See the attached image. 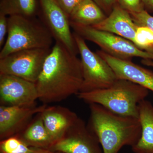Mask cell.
Here are the masks:
<instances>
[{"label": "cell", "instance_id": "obj_9", "mask_svg": "<svg viewBox=\"0 0 153 153\" xmlns=\"http://www.w3.org/2000/svg\"><path fill=\"white\" fill-rule=\"evenodd\" d=\"M42 22L48 28L55 41L63 44L75 55L78 52L68 16L56 0H38Z\"/></svg>", "mask_w": 153, "mask_h": 153}, {"label": "cell", "instance_id": "obj_22", "mask_svg": "<svg viewBox=\"0 0 153 153\" xmlns=\"http://www.w3.org/2000/svg\"><path fill=\"white\" fill-rule=\"evenodd\" d=\"M124 9L129 13H139L144 10L143 0H117Z\"/></svg>", "mask_w": 153, "mask_h": 153}, {"label": "cell", "instance_id": "obj_21", "mask_svg": "<svg viewBox=\"0 0 153 153\" xmlns=\"http://www.w3.org/2000/svg\"><path fill=\"white\" fill-rule=\"evenodd\" d=\"M133 21L137 26L146 27L153 32V16L143 10L137 13H130Z\"/></svg>", "mask_w": 153, "mask_h": 153}, {"label": "cell", "instance_id": "obj_3", "mask_svg": "<svg viewBox=\"0 0 153 153\" xmlns=\"http://www.w3.org/2000/svg\"><path fill=\"white\" fill-rule=\"evenodd\" d=\"M149 90L126 79H117L111 86L76 95L88 104L100 105L114 113L138 118V105L149 94Z\"/></svg>", "mask_w": 153, "mask_h": 153}, {"label": "cell", "instance_id": "obj_7", "mask_svg": "<svg viewBox=\"0 0 153 153\" xmlns=\"http://www.w3.org/2000/svg\"><path fill=\"white\" fill-rule=\"evenodd\" d=\"M51 48L21 50L1 58L0 74L14 75L36 83Z\"/></svg>", "mask_w": 153, "mask_h": 153}, {"label": "cell", "instance_id": "obj_17", "mask_svg": "<svg viewBox=\"0 0 153 153\" xmlns=\"http://www.w3.org/2000/svg\"><path fill=\"white\" fill-rule=\"evenodd\" d=\"M106 17L93 0H83L72 11L69 19L70 22L78 25L92 27Z\"/></svg>", "mask_w": 153, "mask_h": 153}, {"label": "cell", "instance_id": "obj_24", "mask_svg": "<svg viewBox=\"0 0 153 153\" xmlns=\"http://www.w3.org/2000/svg\"><path fill=\"white\" fill-rule=\"evenodd\" d=\"M8 33V16L0 14V47H3L5 43L6 35Z\"/></svg>", "mask_w": 153, "mask_h": 153}, {"label": "cell", "instance_id": "obj_19", "mask_svg": "<svg viewBox=\"0 0 153 153\" xmlns=\"http://www.w3.org/2000/svg\"><path fill=\"white\" fill-rule=\"evenodd\" d=\"M33 151L16 135L0 141V153H32Z\"/></svg>", "mask_w": 153, "mask_h": 153}, {"label": "cell", "instance_id": "obj_6", "mask_svg": "<svg viewBox=\"0 0 153 153\" xmlns=\"http://www.w3.org/2000/svg\"><path fill=\"white\" fill-rule=\"evenodd\" d=\"M74 33L91 41L108 55L119 59L131 60L134 57L153 60V55L137 47L133 42L113 33L70 22Z\"/></svg>", "mask_w": 153, "mask_h": 153}, {"label": "cell", "instance_id": "obj_13", "mask_svg": "<svg viewBox=\"0 0 153 153\" xmlns=\"http://www.w3.org/2000/svg\"><path fill=\"white\" fill-rule=\"evenodd\" d=\"M92 27L120 36L134 44L138 26L133 21L130 13L118 3L115 4L105 19Z\"/></svg>", "mask_w": 153, "mask_h": 153}, {"label": "cell", "instance_id": "obj_28", "mask_svg": "<svg viewBox=\"0 0 153 153\" xmlns=\"http://www.w3.org/2000/svg\"><path fill=\"white\" fill-rule=\"evenodd\" d=\"M141 63L146 66L153 67V60L143 59L141 60Z\"/></svg>", "mask_w": 153, "mask_h": 153}, {"label": "cell", "instance_id": "obj_4", "mask_svg": "<svg viewBox=\"0 0 153 153\" xmlns=\"http://www.w3.org/2000/svg\"><path fill=\"white\" fill-rule=\"evenodd\" d=\"M53 39L48 28L36 17H8L7 36L0 59L21 50L51 48Z\"/></svg>", "mask_w": 153, "mask_h": 153}, {"label": "cell", "instance_id": "obj_8", "mask_svg": "<svg viewBox=\"0 0 153 153\" xmlns=\"http://www.w3.org/2000/svg\"><path fill=\"white\" fill-rule=\"evenodd\" d=\"M49 149L64 153H103L96 135L79 117Z\"/></svg>", "mask_w": 153, "mask_h": 153}, {"label": "cell", "instance_id": "obj_14", "mask_svg": "<svg viewBox=\"0 0 153 153\" xmlns=\"http://www.w3.org/2000/svg\"><path fill=\"white\" fill-rule=\"evenodd\" d=\"M44 125L54 143L60 138L79 117L67 108L47 106L41 112Z\"/></svg>", "mask_w": 153, "mask_h": 153}, {"label": "cell", "instance_id": "obj_16", "mask_svg": "<svg viewBox=\"0 0 153 153\" xmlns=\"http://www.w3.org/2000/svg\"><path fill=\"white\" fill-rule=\"evenodd\" d=\"M30 147L49 149L54 143L38 113L22 131L16 135Z\"/></svg>", "mask_w": 153, "mask_h": 153}, {"label": "cell", "instance_id": "obj_26", "mask_svg": "<svg viewBox=\"0 0 153 153\" xmlns=\"http://www.w3.org/2000/svg\"><path fill=\"white\" fill-rule=\"evenodd\" d=\"M32 153H64L57 151H53L48 149H40V148H33Z\"/></svg>", "mask_w": 153, "mask_h": 153}, {"label": "cell", "instance_id": "obj_27", "mask_svg": "<svg viewBox=\"0 0 153 153\" xmlns=\"http://www.w3.org/2000/svg\"><path fill=\"white\" fill-rule=\"evenodd\" d=\"M144 6H146L148 8L153 10V0H143Z\"/></svg>", "mask_w": 153, "mask_h": 153}, {"label": "cell", "instance_id": "obj_20", "mask_svg": "<svg viewBox=\"0 0 153 153\" xmlns=\"http://www.w3.org/2000/svg\"><path fill=\"white\" fill-rule=\"evenodd\" d=\"M134 44L139 49L153 55V32L146 27L138 26Z\"/></svg>", "mask_w": 153, "mask_h": 153}, {"label": "cell", "instance_id": "obj_23", "mask_svg": "<svg viewBox=\"0 0 153 153\" xmlns=\"http://www.w3.org/2000/svg\"><path fill=\"white\" fill-rule=\"evenodd\" d=\"M83 0H56L61 9L69 18L74 9Z\"/></svg>", "mask_w": 153, "mask_h": 153}, {"label": "cell", "instance_id": "obj_25", "mask_svg": "<svg viewBox=\"0 0 153 153\" xmlns=\"http://www.w3.org/2000/svg\"><path fill=\"white\" fill-rule=\"evenodd\" d=\"M102 11L109 15L112 11L117 0H93Z\"/></svg>", "mask_w": 153, "mask_h": 153}, {"label": "cell", "instance_id": "obj_12", "mask_svg": "<svg viewBox=\"0 0 153 153\" xmlns=\"http://www.w3.org/2000/svg\"><path fill=\"white\" fill-rule=\"evenodd\" d=\"M96 53L100 55L112 68L118 79H126L143 86L153 92V72L132 62L119 59L102 50Z\"/></svg>", "mask_w": 153, "mask_h": 153}, {"label": "cell", "instance_id": "obj_10", "mask_svg": "<svg viewBox=\"0 0 153 153\" xmlns=\"http://www.w3.org/2000/svg\"><path fill=\"white\" fill-rule=\"evenodd\" d=\"M38 99L36 83L19 76L0 74V103L6 106H28Z\"/></svg>", "mask_w": 153, "mask_h": 153}, {"label": "cell", "instance_id": "obj_11", "mask_svg": "<svg viewBox=\"0 0 153 153\" xmlns=\"http://www.w3.org/2000/svg\"><path fill=\"white\" fill-rule=\"evenodd\" d=\"M47 104L32 106H0V140L16 135L41 112Z\"/></svg>", "mask_w": 153, "mask_h": 153}, {"label": "cell", "instance_id": "obj_5", "mask_svg": "<svg viewBox=\"0 0 153 153\" xmlns=\"http://www.w3.org/2000/svg\"><path fill=\"white\" fill-rule=\"evenodd\" d=\"M81 57L82 81L79 92H87L111 86L117 80L108 63L96 52L91 51L81 36L73 33Z\"/></svg>", "mask_w": 153, "mask_h": 153}, {"label": "cell", "instance_id": "obj_2", "mask_svg": "<svg viewBox=\"0 0 153 153\" xmlns=\"http://www.w3.org/2000/svg\"><path fill=\"white\" fill-rule=\"evenodd\" d=\"M88 126L96 135L103 153H118L138 141L142 128L138 118L116 114L100 105L90 103Z\"/></svg>", "mask_w": 153, "mask_h": 153}, {"label": "cell", "instance_id": "obj_15", "mask_svg": "<svg viewBox=\"0 0 153 153\" xmlns=\"http://www.w3.org/2000/svg\"><path fill=\"white\" fill-rule=\"evenodd\" d=\"M139 119L142 131L140 137L131 147L134 153H153V105L144 100L138 105Z\"/></svg>", "mask_w": 153, "mask_h": 153}, {"label": "cell", "instance_id": "obj_1", "mask_svg": "<svg viewBox=\"0 0 153 153\" xmlns=\"http://www.w3.org/2000/svg\"><path fill=\"white\" fill-rule=\"evenodd\" d=\"M82 81L81 60L55 41L36 82L38 99L44 104L63 101L79 93Z\"/></svg>", "mask_w": 153, "mask_h": 153}, {"label": "cell", "instance_id": "obj_18", "mask_svg": "<svg viewBox=\"0 0 153 153\" xmlns=\"http://www.w3.org/2000/svg\"><path fill=\"white\" fill-rule=\"evenodd\" d=\"M38 0H1L0 14L7 16L36 17L38 13Z\"/></svg>", "mask_w": 153, "mask_h": 153}]
</instances>
